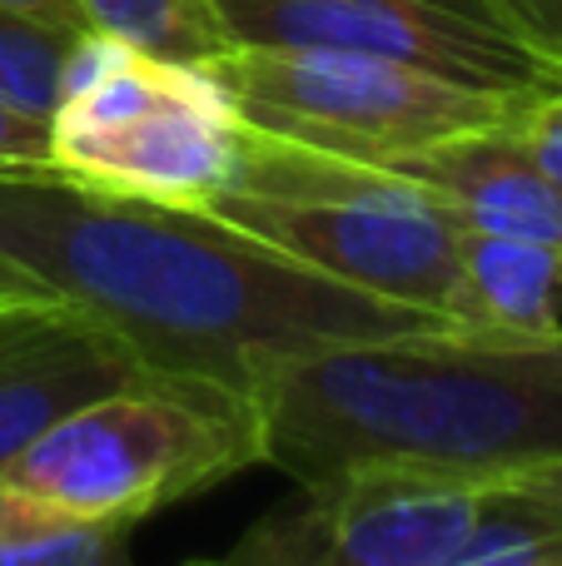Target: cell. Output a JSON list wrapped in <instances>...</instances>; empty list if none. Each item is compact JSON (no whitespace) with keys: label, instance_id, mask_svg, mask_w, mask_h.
I'll list each match as a JSON object with an SVG mask.
<instances>
[{"label":"cell","instance_id":"52a82bcc","mask_svg":"<svg viewBox=\"0 0 562 566\" xmlns=\"http://www.w3.org/2000/svg\"><path fill=\"white\" fill-rule=\"evenodd\" d=\"M493 482L418 462H348L304 482L235 547V566H444L478 532Z\"/></svg>","mask_w":562,"mask_h":566},{"label":"cell","instance_id":"5bb4252c","mask_svg":"<svg viewBox=\"0 0 562 566\" xmlns=\"http://www.w3.org/2000/svg\"><path fill=\"white\" fill-rule=\"evenodd\" d=\"M75 45L80 35H70V30L40 25V20H25L15 10H0V99L10 109H20V115L50 125Z\"/></svg>","mask_w":562,"mask_h":566},{"label":"cell","instance_id":"4fadbf2b","mask_svg":"<svg viewBox=\"0 0 562 566\" xmlns=\"http://www.w3.org/2000/svg\"><path fill=\"white\" fill-rule=\"evenodd\" d=\"M90 35H110L159 60H205L225 55L229 35L209 0H80Z\"/></svg>","mask_w":562,"mask_h":566},{"label":"cell","instance_id":"2e32d148","mask_svg":"<svg viewBox=\"0 0 562 566\" xmlns=\"http://www.w3.org/2000/svg\"><path fill=\"white\" fill-rule=\"evenodd\" d=\"M518 40L538 50L548 65L562 70V0H483Z\"/></svg>","mask_w":562,"mask_h":566},{"label":"cell","instance_id":"5b68a950","mask_svg":"<svg viewBox=\"0 0 562 566\" xmlns=\"http://www.w3.org/2000/svg\"><path fill=\"white\" fill-rule=\"evenodd\" d=\"M239 129L235 99L205 65L80 35L50 115V169L115 195L205 209L229 179Z\"/></svg>","mask_w":562,"mask_h":566},{"label":"cell","instance_id":"44dd1931","mask_svg":"<svg viewBox=\"0 0 562 566\" xmlns=\"http://www.w3.org/2000/svg\"><path fill=\"white\" fill-rule=\"evenodd\" d=\"M35 298H50L45 283L30 279L20 264H10L6 254H0V303H35Z\"/></svg>","mask_w":562,"mask_h":566},{"label":"cell","instance_id":"ba28073f","mask_svg":"<svg viewBox=\"0 0 562 566\" xmlns=\"http://www.w3.org/2000/svg\"><path fill=\"white\" fill-rule=\"evenodd\" d=\"M229 45H314L394 60L488 95L538 99L562 85L483 0H209Z\"/></svg>","mask_w":562,"mask_h":566},{"label":"cell","instance_id":"8fae6325","mask_svg":"<svg viewBox=\"0 0 562 566\" xmlns=\"http://www.w3.org/2000/svg\"><path fill=\"white\" fill-rule=\"evenodd\" d=\"M454 323L488 338H562V249L464 229Z\"/></svg>","mask_w":562,"mask_h":566},{"label":"cell","instance_id":"30bf717a","mask_svg":"<svg viewBox=\"0 0 562 566\" xmlns=\"http://www.w3.org/2000/svg\"><path fill=\"white\" fill-rule=\"evenodd\" d=\"M388 169L428 185L464 229L508 239H538L562 249V195L553 179L528 155L523 135L513 125L468 129V135L438 139L428 149L394 159Z\"/></svg>","mask_w":562,"mask_h":566},{"label":"cell","instance_id":"ffe728a7","mask_svg":"<svg viewBox=\"0 0 562 566\" xmlns=\"http://www.w3.org/2000/svg\"><path fill=\"white\" fill-rule=\"evenodd\" d=\"M498 488H513V492H523V497H533V502H543V507L562 512V462H543V468L513 472V478H503Z\"/></svg>","mask_w":562,"mask_h":566},{"label":"cell","instance_id":"d6986e66","mask_svg":"<svg viewBox=\"0 0 562 566\" xmlns=\"http://www.w3.org/2000/svg\"><path fill=\"white\" fill-rule=\"evenodd\" d=\"M0 10H15V15L40 20V25H55V30H70V35H90L80 0H0Z\"/></svg>","mask_w":562,"mask_h":566},{"label":"cell","instance_id":"9c48e42d","mask_svg":"<svg viewBox=\"0 0 562 566\" xmlns=\"http://www.w3.org/2000/svg\"><path fill=\"white\" fill-rule=\"evenodd\" d=\"M139 358L60 298L0 303V472L80 402L139 378Z\"/></svg>","mask_w":562,"mask_h":566},{"label":"cell","instance_id":"8992f818","mask_svg":"<svg viewBox=\"0 0 562 566\" xmlns=\"http://www.w3.org/2000/svg\"><path fill=\"white\" fill-rule=\"evenodd\" d=\"M205 70L225 85L244 125L364 165H394L468 129L513 125L533 105L394 60L314 45H229Z\"/></svg>","mask_w":562,"mask_h":566},{"label":"cell","instance_id":"ac0fdd59","mask_svg":"<svg viewBox=\"0 0 562 566\" xmlns=\"http://www.w3.org/2000/svg\"><path fill=\"white\" fill-rule=\"evenodd\" d=\"M50 165V125L10 109L0 99V169H45Z\"/></svg>","mask_w":562,"mask_h":566},{"label":"cell","instance_id":"7c38bea8","mask_svg":"<svg viewBox=\"0 0 562 566\" xmlns=\"http://www.w3.org/2000/svg\"><path fill=\"white\" fill-rule=\"evenodd\" d=\"M125 522L60 512L0 482V566H135Z\"/></svg>","mask_w":562,"mask_h":566},{"label":"cell","instance_id":"603a6c76","mask_svg":"<svg viewBox=\"0 0 562 566\" xmlns=\"http://www.w3.org/2000/svg\"><path fill=\"white\" fill-rule=\"evenodd\" d=\"M225 562H229V557H225ZM229 566H235V562H229Z\"/></svg>","mask_w":562,"mask_h":566},{"label":"cell","instance_id":"9a60e30c","mask_svg":"<svg viewBox=\"0 0 562 566\" xmlns=\"http://www.w3.org/2000/svg\"><path fill=\"white\" fill-rule=\"evenodd\" d=\"M444 566H562V512L493 482L478 532Z\"/></svg>","mask_w":562,"mask_h":566},{"label":"cell","instance_id":"3957f363","mask_svg":"<svg viewBox=\"0 0 562 566\" xmlns=\"http://www.w3.org/2000/svg\"><path fill=\"white\" fill-rule=\"evenodd\" d=\"M205 209L348 289L454 323L464 224L398 169L244 125L229 179Z\"/></svg>","mask_w":562,"mask_h":566},{"label":"cell","instance_id":"7a4b0ae2","mask_svg":"<svg viewBox=\"0 0 562 566\" xmlns=\"http://www.w3.org/2000/svg\"><path fill=\"white\" fill-rule=\"evenodd\" d=\"M264 462L304 488L348 462L503 482L562 462V338L398 333L289 358L254 388Z\"/></svg>","mask_w":562,"mask_h":566},{"label":"cell","instance_id":"277c9868","mask_svg":"<svg viewBox=\"0 0 562 566\" xmlns=\"http://www.w3.org/2000/svg\"><path fill=\"white\" fill-rule=\"evenodd\" d=\"M264 462L259 402L219 382L139 373L45 428L0 482L60 512L139 527L159 507Z\"/></svg>","mask_w":562,"mask_h":566},{"label":"cell","instance_id":"e0dca14e","mask_svg":"<svg viewBox=\"0 0 562 566\" xmlns=\"http://www.w3.org/2000/svg\"><path fill=\"white\" fill-rule=\"evenodd\" d=\"M518 135H523L528 155L538 159V169L553 179V189L562 195V85L538 95L533 105L518 115Z\"/></svg>","mask_w":562,"mask_h":566},{"label":"cell","instance_id":"7402d4cb","mask_svg":"<svg viewBox=\"0 0 562 566\" xmlns=\"http://www.w3.org/2000/svg\"><path fill=\"white\" fill-rule=\"evenodd\" d=\"M185 566H229V562H185Z\"/></svg>","mask_w":562,"mask_h":566},{"label":"cell","instance_id":"6da1fadb","mask_svg":"<svg viewBox=\"0 0 562 566\" xmlns=\"http://www.w3.org/2000/svg\"><path fill=\"white\" fill-rule=\"evenodd\" d=\"M0 254L50 298L105 323L145 373L244 398L274 363L454 328L319 274L199 205L115 195L50 165L0 169Z\"/></svg>","mask_w":562,"mask_h":566}]
</instances>
